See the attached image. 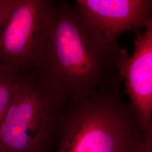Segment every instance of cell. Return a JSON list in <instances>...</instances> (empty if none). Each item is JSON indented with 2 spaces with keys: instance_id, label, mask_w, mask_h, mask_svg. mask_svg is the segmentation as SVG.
<instances>
[{
  "instance_id": "3",
  "label": "cell",
  "mask_w": 152,
  "mask_h": 152,
  "mask_svg": "<svg viewBox=\"0 0 152 152\" xmlns=\"http://www.w3.org/2000/svg\"><path fill=\"white\" fill-rule=\"evenodd\" d=\"M67 104L35 76H20L0 122V152H51Z\"/></svg>"
},
{
  "instance_id": "5",
  "label": "cell",
  "mask_w": 152,
  "mask_h": 152,
  "mask_svg": "<svg viewBox=\"0 0 152 152\" xmlns=\"http://www.w3.org/2000/svg\"><path fill=\"white\" fill-rule=\"evenodd\" d=\"M75 5L110 42L145 29L152 21V0H76Z\"/></svg>"
},
{
  "instance_id": "9",
  "label": "cell",
  "mask_w": 152,
  "mask_h": 152,
  "mask_svg": "<svg viewBox=\"0 0 152 152\" xmlns=\"http://www.w3.org/2000/svg\"><path fill=\"white\" fill-rule=\"evenodd\" d=\"M141 152H152V129L145 132Z\"/></svg>"
},
{
  "instance_id": "7",
  "label": "cell",
  "mask_w": 152,
  "mask_h": 152,
  "mask_svg": "<svg viewBox=\"0 0 152 152\" xmlns=\"http://www.w3.org/2000/svg\"><path fill=\"white\" fill-rule=\"evenodd\" d=\"M20 76L0 70V122L8 108Z\"/></svg>"
},
{
  "instance_id": "1",
  "label": "cell",
  "mask_w": 152,
  "mask_h": 152,
  "mask_svg": "<svg viewBox=\"0 0 152 152\" xmlns=\"http://www.w3.org/2000/svg\"><path fill=\"white\" fill-rule=\"evenodd\" d=\"M127 52L110 42L75 5L52 0L32 74L69 102L120 87Z\"/></svg>"
},
{
  "instance_id": "4",
  "label": "cell",
  "mask_w": 152,
  "mask_h": 152,
  "mask_svg": "<svg viewBox=\"0 0 152 152\" xmlns=\"http://www.w3.org/2000/svg\"><path fill=\"white\" fill-rule=\"evenodd\" d=\"M52 0H15L0 24V70L32 73Z\"/></svg>"
},
{
  "instance_id": "8",
  "label": "cell",
  "mask_w": 152,
  "mask_h": 152,
  "mask_svg": "<svg viewBox=\"0 0 152 152\" xmlns=\"http://www.w3.org/2000/svg\"><path fill=\"white\" fill-rule=\"evenodd\" d=\"M15 0H0V24L10 11Z\"/></svg>"
},
{
  "instance_id": "2",
  "label": "cell",
  "mask_w": 152,
  "mask_h": 152,
  "mask_svg": "<svg viewBox=\"0 0 152 152\" xmlns=\"http://www.w3.org/2000/svg\"><path fill=\"white\" fill-rule=\"evenodd\" d=\"M145 132L120 87L69 102L60 121L56 152H141Z\"/></svg>"
},
{
  "instance_id": "6",
  "label": "cell",
  "mask_w": 152,
  "mask_h": 152,
  "mask_svg": "<svg viewBox=\"0 0 152 152\" xmlns=\"http://www.w3.org/2000/svg\"><path fill=\"white\" fill-rule=\"evenodd\" d=\"M144 32L137 31L133 54L122 68L125 90L143 130L152 129V20Z\"/></svg>"
}]
</instances>
